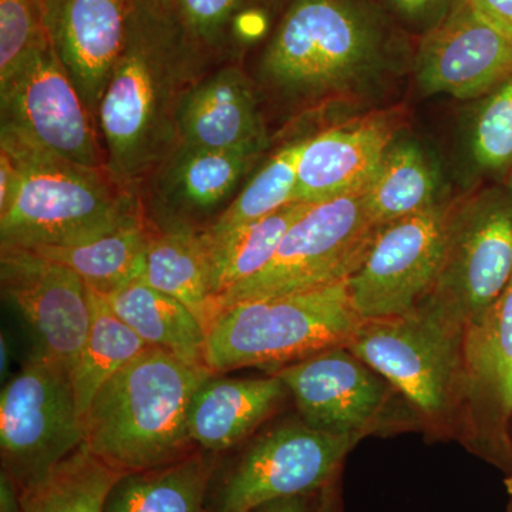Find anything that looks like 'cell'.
I'll use <instances>...</instances> for the list:
<instances>
[{
    "label": "cell",
    "instance_id": "36",
    "mask_svg": "<svg viewBox=\"0 0 512 512\" xmlns=\"http://www.w3.org/2000/svg\"><path fill=\"white\" fill-rule=\"evenodd\" d=\"M474 3L491 25L512 37V0H474Z\"/></svg>",
    "mask_w": 512,
    "mask_h": 512
},
{
    "label": "cell",
    "instance_id": "29",
    "mask_svg": "<svg viewBox=\"0 0 512 512\" xmlns=\"http://www.w3.org/2000/svg\"><path fill=\"white\" fill-rule=\"evenodd\" d=\"M265 0H174L175 12L197 45L218 64L234 60L262 30Z\"/></svg>",
    "mask_w": 512,
    "mask_h": 512
},
{
    "label": "cell",
    "instance_id": "37",
    "mask_svg": "<svg viewBox=\"0 0 512 512\" xmlns=\"http://www.w3.org/2000/svg\"><path fill=\"white\" fill-rule=\"evenodd\" d=\"M319 495L320 493L284 498L261 505L251 512H318Z\"/></svg>",
    "mask_w": 512,
    "mask_h": 512
},
{
    "label": "cell",
    "instance_id": "9",
    "mask_svg": "<svg viewBox=\"0 0 512 512\" xmlns=\"http://www.w3.org/2000/svg\"><path fill=\"white\" fill-rule=\"evenodd\" d=\"M0 113V131L74 164L107 171L99 128L49 40L0 77Z\"/></svg>",
    "mask_w": 512,
    "mask_h": 512
},
{
    "label": "cell",
    "instance_id": "15",
    "mask_svg": "<svg viewBox=\"0 0 512 512\" xmlns=\"http://www.w3.org/2000/svg\"><path fill=\"white\" fill-rule=\"evenodd\" d=\"M272 375L292 394L303 423L322 433H366L386 402L383 377L346 346L278 367Z\"/></svg>",
    "mask_w": 512,
    "mask_h": 512
},
{
    "label": "cell",
    "instance_id": "13",
    "mask_svg": "<svg viewBox=\"0 0 512 512\" xmlns=\"http://www.w3.org/2000/svg\"><path fill=\"white\" fill-rule=\"evenodd\" d=\"M269 146L234 150L177 146L141 187L144 215L153 227L200 228V218L220 214L234 200L238 185Z\"/></svg>",
    "mask_w": 512,
    "mask_h": 512
},
{
    "label": "cell",
    "instance_id": "31",
    "mask_svg": "<svg viewBox=\"0 0 512 512\" xmlns=\"http://www.w3.org/2000/svg\"><path fill=\"white\" fill-rule=\"evenodd\" d=\"M466 365L512 412V276L497 302L466 335Z\"/></svg>",
    "mask_w": 512,
    "mask_h": 512
},
{
    "label": "cell",
    "instance_id": "23",
    "mask_svg": "<svg viewBox=\"0 0 512 512\" xmlns=\"http://www.w3.org/2000/svg\"><path fill=\"white\" fill-rule=\"evenodd\" d=\"M313 205L292 202L262 220L221 234H210L202 229L214 305L229 289L259 274L271 262L288 229Z\"/></svg>",
    "mask_w": 512,
    "mask_h": 512
},
{
    "label": "cell",
    "instance_id": "6",
    "mask_svg": "<svg viewBox=\"0 0 512 512\" xmlns=\"http://www.w3.org/2000/svg\"><path fill=\"white\" fill-rule=\"evenodd\" d=\"M466 326L436 299L390 318L363 319L346 348L427 417L448 409L463 366Z\"/></svg>",
    "mask_w": 512,
    "mask_h": 512
},
{
    "label": "cell",
    "instance_id": "11",
    "mask_svg": "<svg viewBox=\"0 0 512 512\" xmlns=\"http://www.w3.org/2000/svg\"><path fill=\"white\" fill-rule=\"evenodd\" d=\"M360 437L322 433L302 420L266 431L221 478L214 512H251L272 501L320 493Z\"/></svg>",
    "mask_w": 512,
    "mask_h": 512
},
{
    "label": "cell",
    "instance_id": "12",
    "mask_svg": "<svg viewBox=\"0 0 512 512\" xmlns=\"http://www.w3.org/2000/svg\"><path fill=\"white\" fill-rule=\"evenodd\" d=\"M0 288L30 330V357L72 373L92 322L83 279L32 249L5 247L0 248Z\"/></svg>",
    "mask_w": 512,
    "mask_h": 512
},
{
    "label": "cell",
    "instance_id": "3",
    "mask_svg": "<svg viewBox=\"0 0 512 512\" xmlns=\"http://www.w3.org/2000/svg\"><path fill=\"white\" fill-rule=\"evenodd\" d=\"M0 148L20 173L18 192L0 214V248L76 247L143 211L140 195L107 171L64 160L9 131H0Z\"/></svg>",
    "mask_w": 512,
    "mask_h": 512
},
{
    "label": "cell",
    "instance_id": "30",
    "mask_svg": "<svg viewBox=\"0 0 512 512\" xmlns=\"http://www.w3.org/2000/svg\"><path fill=\"white\" fill-rule=\"evenodd\" d=\"M308 138V137H306ZM306 138L291 141L276 150L271 158L254 177L235 195L231 204L211 222L205 231L221 234L231 229L251 224L285 205L296 202V184H298V160Z\"/></svg>",
    "mask_w": 512,
    "mask_h": 512
},
{
    "label": "cell",
    "instance_id": "33",
    "mask_svg": "<svg viewBox=\"0 0 512 512\" xmlns=\"http://www.w3.org/2000/svg\"><path fill=\"white\" fill-rule=\"evenodd\" d=\"M473 150L483 167H503L512 160V77L481 110Z\"/></svg>",
    "mask_w": 512,
    "mask_h": 512
},
{
    "label": "cell",
    "instance_id": "22",
    "mask_svg": "<svg viewBox=\"0 0 512 512\" xmlns=\"http://www.w3.org/2000/svg\"><path fill=\"white\" fill-rule=\"evenodd\" d=\"M106 301L151 348L165 350L188 365L207 367V330L183 302L143 281L107 296Z\"/></svg>",
    "mask_w": 512,
    "mask_h": 512
},
{
    "label": "cell",
    "instance_id": "4",
    "mask_svg": "<svg viewBox=\"0 0 512 512\" xmlns=\"http://www.w3.org/2000/svg\"><path fill=\"white\" fill-rule=\"evenodd\" d=\"M384 46L382 18L365 0H289L259 59V83L309 104L375 66Z\"/></svg>",
    "mask_w": 512,
    "mask_h": 512
},
{
    "label": "cell",
    "instance_id": "20",
    "mask_svg": "<svg viewBox=\"0 0 512 512\" xmlns=\"http://www.w3.org/2000/svg\"><path fill=\"white\" fill-rule=\"evenodd\" d=\"M288 389L278 376L232 379L212 373L198 387L188 412L195 446L217 454L254 433L284 402Z\"/></svg>",
    "mask_w": 512,
    "mask_h": 512
},
{
    "label": "cell",
    "instance_id": "24",
    "mask_svg": "<svg viewBox=\"0 0 512 512\" xmlns=\"http://www.w3.org/2000/svg\"><path fill=\"white\" fill-rule=\"evenodd\" d=\"M150 237L151 225L143 210L119 228L87 244L32 251L72 269L90 291L107 298L140 281L146 268Z\"/></svg>",
    "mask_w": 512,
    "mask_h": 512
},
{
    "label": "cell",
    "instance_id": "41",
    "mask_svg": "<svg viewBox=\"0 0 512 512\" xmlns=\"http://www.w3.org/2000/svg\"><path fill=\"white\" fill-rule=\"evenodd\" d=\"M158 2L164 3L167 6H174V0H158Z\"/></svg>",
    "mask_w": 512,
    "mask_h": 512
},
{
    "label": "cell",
    "instance_id": "39",
    "mask_svg": "<svg viewBox=\"0 0 512 512\" xmlns=\"http://www.w3.org/2000/svg\"><path fill=\"white\" fill-rule=\"evenodd\" d=\"M338 500H336V478L330 481L319 495L318 512H338Z\"/></svg>",
    "mask_w": 512,
    "mask_h": 512
},
{
    "label": "cell",
    "instance_id": "1",
    "mask_svg": "<svg viewBox=\"0 0 512 512\" xmlns=\"http://www.w3.org/2000/svg\"><path fill=\"white\" fill-rule=\"evenodd\" d=\"M215 63L174 6L136 0L96 117L114 183L140 195L178 146L181 101Z\"/></svg>",
    "mask_w": 512,
    "mask_h": 512
},
{
    "label": "cell",
    "instance_id": "17",
    "mask_svg": "<svg viewBox=\"0 0 512 512\" xmlns=\"http://www.w3.org/2000/svg\"><path fill=\"white\" fill-rule=\"evenodd\" d=\"M512 276V215L493 211L460 224L431 298L474 329L497 302ZM467 335V333H466Z\"/></svg>",
    "mask_w": 512,
    "mask_h": 512
},
{
    "label": "cell",
    "instance_id": "40",
    "mask_svg": "<svg viewBox=\"0 0 512 512\" xmlns=\"http://www.w3.org/2000/svg\"><path fill=\"white\" fill-rule=\"evenodd\" d=\"M9 359V342L8 339L5 338V335H2V340H0V370H2V377H5L6 373H8Z\"/></svg>",
    "mask_w": 512,
    "mask_h": 512
},
{
    "label": "cell",
    "instance_id": "19",
    "mask_svg": "<svg viewBox=\"0 0 512 512\" xmlns=\"http://www.w3.org/2000/svg\"><path fill=\"white\" fill-rule=\"evenodd\" d=\"M393 133L390 121L370 117L306 138L298 160L296 201L319 204L365 191L390 148Z\"/></svg>",
    "mask_w": 512,
    "mask_h": 512
},
{
    "label": "cell",
    "instance_id": "32",
    "mask_svg": "<svg viewBox=\"0 0 512 512\" xmlns=\"http://www.w3.org/2000/svg\"><path fill=\"white\" fill-rule=\"evenodd\" d=\"M46 40L42 0H0V77Z\"/></svg>",
    "mask_w": 512,
    "mask_h": 512
},
{
    "label": "cell",
    "instance_id": "27",
    "mask_svg": "<svg viewBox=\"0 0 512 512\" xmlns=\"http://www.w3.org/2000/svg\"><path fill=\"white\" fill-rule=\"evenodd\" d=\"M121 476L83 443L46 476L20 488L22 512H104Z\"/></svg>",
    "mask_w": 512,
    "mask_h": 512
},
{
    "label": "cell",
    "instance_id": "5",
    "mask_svg": "<svg viewBox=\"0 0 512 512\" xmlns=\"http://www.w3.org/2000/svg\"><path fill=\"white\" fill-rule=\"evenodd\" d=\"M348 281L229 306L207 329L205 365L215 375L278 367L346 346L362 322Z\"/></svg>",
    "mask_w": 512,
    "mask_h": 512
},
{
    "label": "cell",
    "instance_id": "28",
    "mask_svg": "<svg viewBox=\"0 0 512 512\" xmlns=\"http://www.w3.org/2000/svg\"><path fill=\"white\" fill-rule=\"evenodd\" d=\"M366 204L377 227L427 210L436 204V181L419 148L402 144L389 148L372 183Z\"/></svg>",
    "mask_w": 512,
    "mask_h": 512
},
{
    "label": "cell",
    "instance_id": "14",
    "mask_svg": "<svg viewBox=\"0 0 512 512\" xmlns=\"http://www.w3.org/2000/svg\"><path fill=\"white\" fill-rule=\"evenodd\" d=\"M424 90L473 99L512 77V37L481 15L474 0H456L424 33L417 53Z\"/></svg>",
    "mask_w": 512,
    "mask_h": 512
},
{
    "label": "cell",
    "instance_id": "34",
    "mask_svg": "<svg viewBox=\"0 0 512 512\" xmlns=\"http://www.w3.org/2000/svg\"><path fill=\"white\" fill-rule=\"evenodd\" d=\"M390 12L403 22L424 33L443 20L456 0H379Z\"/></svg>",
    "mask_w": 512,
    "mask_h": 512
},
{
    "label": "cell",
    "instance_id": "16",
    "mask_svg": "<svg viewBox=\"0 0 512 512\" xmlns=\"http://www.w3.org/2000/svg\"><path fill=\"white\" fill-rule=\"evenodd\" d=\"M134 3L136 0H42L47 40L94 123L123 49Z\"/></svg>",
    "mask_w": 512,
    "mask_h": 512
},
{
    "label": "cell",
    "instance_id": "18",
    "mask_svg": "<svg viewBox=\"0 0 512 512\" xmlns=\"http://www.w3.org/2000/svg\"><path fill=\"white\" fill-rule=\"evenodd\" d=\"M177 127L178 146L234 150L268 141L258 89L234 62L220 64L188 90Z\"/></svg>",
    "mask_w": 512,
    "mask_h": 512
},
{
    "label": "cell",
    "instance_id": "8",
    "mask_svg": "<svg viewBox=\"0 0 512 512\" xmlns=\"http://www.w3.org/2000/svg\"><path fill=\"white\" fill-rule=\"evenodd\" d=\"M83 443V419L69 370L30 357L0 394L2 470L25 488Z\"/></svg>",
    "mask_w": 512,
    "mask_h": 512
},
{
    "label": "cell",
    "instance_id": "2",
    "mask_svg": "<svg viewBox=\"0 0 512 512\" xmlns=\"http://www.w3.org/2000/svg\"><path fill=\"white\" fill-rule=\"evenodd\" d=\"M212 372L158 348L144 350L111 377L83 419L84 444L120 473L171 463L195 450L188 412Z\"/></svg>",
    "mask_w": 512,
    "mask_h": 512
},
{
    "label": "cell",
    "instance_id": "38",
    "mask_svg": "<svg viewBox=\"0 0 512 512\" xmlns=\"http://www.w3.org/2000/svg\"><path fill=\"white\" fill-rule=\"evenodd\" d=\"M0 512H22L20 487L5 470L0 471Z\"/></svg>",
    "mask_w": 512,
    "mask_h": 512
},
{
    "label": "cell",
    "instance_id": "21",
    "mask_svg": "<svg viewBox=\"0 0 512 512\" xmlns=\"http://www.w3.org/2000/svg\"><path fill=\"white\" fill-rule=\"evenodd\" d=\"M215 466L214 454L198 447L163 466L123 474L104 512H208Z\"/></svg>",
    "mask_w": 512,
    "mask_h": 512
},
{
    "label": "cell",
    "instance_id": "25",
    "mask_svg": "<svg viewBox=\"0 0 512 512\" xmlns=\"http://www.w3.org/2000/svg\"><path fill=\"white\" fill-rule=\"evenodd\" d=\"M140 281L183 302L205 330L211 325L215 305L202 229L151 225L146 268Z\"/></svg>",
    "mask_w": 512,
    "mask_h": 512
},
{
    "label": "cell",
    "instance_id": "7",
    "mask_svg": "<svg viewBox=\"0 0 512 512\" xmlns=\"http://www.w3.org/2000/svg\"><path fill=\"white\" fill-rule=\"evenodd\" d=\"M379 231L365 191L313 205L288 229L274 258L259 274L218 299L215 316L237 303L349 281L365 262Z\"/></svg>",
    "mask_w": 512,
    "mask_h": 512
},
{
    "label": "cell",
    "instance_id": "10",
    "mask_svg": "<svg viewBox=\"0 0 512 512\" xmlns=\"http://www.w3.org/2000/svg\"><path fill=\"white\" fill-rule=\"evenodd\" d=\"M457 220L434 204L380 228L365 262L348 281L360 318L403 315L429 298L446 266Z\"/></svg>",
    "mask_w": 512,
    "mask_h": 512
},
{
    "label": "cell",
    "instance_id": "26",
    "mask_svg": "<svg viewBox=\"0 0 512 512\" xmlns=\"http://www.w3.org/2000/svg\"><path fill=\"white\" fill-rule=\"evenodd\" d=\"M89 335L70 377L80 416L84 419L94 397L111 377L151 348L113 311L99 293L90 291Z\"/></svg>",
    "mask_w": 512,
    "mask_h": 512
},
{
    "label": "cell",
    "instance_id": "35",
    "mask_svg": "<svg viewBox=\"0 0 512 512\" xmlns=\"http://www.w3.org/2000/svg\"><path fill=\"white\" fill-rule=\"evenodd\" d=\"M20 183L18 165L9 153L0 148V214L12 204Z\"/></svg>",
    "mask_w": 512,
    "mask_h": 512
}]
</instances>
